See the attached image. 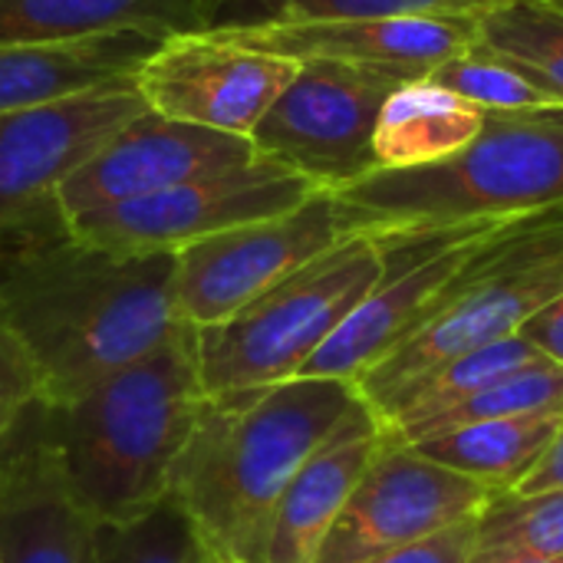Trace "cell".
<instances>
[{
    "mask_svg": "<svg viewBox=\"0 0 563 563\" xmlns=\"http://www.w3.org/2000/svg\"><path fill=\"white\" fill-rule=\"evenodd\" d=\"M379 449L383 426L373 409L356 399L333 435L303 462L284 492L267 534L264 563H317L330 528Z\"/></svg>",
    "mask_w": 563,
    "mask_h": 563,
    "instance_id": "17",
    "label": "cell"
},
{
    "mask_svg": "<svg viewBox=\"0 0 563 563\" xmlns=\"http://www.w3.org/2000/svg\"><path fill=\"white\" fill-rule=\"evenodd\" d=\"M320 188L303 175L257 155L247 165L211 172L175 188L66 218L73 234L122 254H178L211 234L277 218Z\"/></svg>",
    "mask_w": 563,
    "mask_h": 563,
    "instance_id": "8",
    "label": "cell"
},
{
    "mask_svg": "<svg viewBox=\"0 0 563 563\" xmlns=\"http://www.w3.org/2000/svg\"><path fill=\"white\" fill-rule=\"evenodd\" d=\"M178 254H122L73 234L63 208L0 234V327L43 406H63L158 350L181 327Z\"/></svg>",
    "mask_w": 563,
    "mask_h": 563,
    "instance_id": "1",
    "label": "cell"
},
{
    "mask_svg": "<svg viewBox=\"0 0 563 563\" xmlns=\"http://www.w3.org/2000/svg\"><path fill=\"white\" fill-rule=\"evenodd\" d=\"M475 541H478V518H468L426 541H416L409 548H399V551H389L363 563H468L475 554Z\"/></svg>",
    "mask_w": 563,
    "mask_h": 563,
    "instance_id": "30",
    "label": "cell"
},
{
    "mask_svg": "<svg viewBox=\"0 0 563 563\" xmlns=\"http://www.w3.org/2000/svg\"><path fill=\"white\" fill-rule=\"evenodd\" d=\"M488 485L435 465L412 445L383 449L363 472L317 563H363L478 518L495 498Z\"/></svg>",
    "mask_w": 563,
    "mask_h": 563,
    "instance_id": "12",
    "label": "cell"
},
{
    "mask_svg": "<svg viewBox=\"0 0 563 563\" xmlns=\"http://www.w3.org/2000/svg\"><path fill=\"white\" fill-rule=\"evenodd\" d=\"M501 221H475L432 234L376 238L383 277L307 360L300 379H340L356 386L379 360L412 340L432 317L435 300Z\"/></svg>",
    "mask_w": 563,
    "mask_h": 563,
    "instance_id": "9",
    "label": "cell"
},
{
    "mask_svg": "<svg viewBox=\"0 0 563 563\" xmlns=\"http://www.w3.org/2000/svg\"><path fill=\"white\" fill-rule=\"evenodd\" d=\"M168 36L109 33L69 43L0 46V115L129 82Z\"/></svg>",
    "mask_w": 563,
    "mask_h": 563,
    "instance_id": "18",
    "label": "cell"
},
{
    "mask_svg": "<svg viewBox=\"0 0 563 563\" xmlns=\"http://www.w3.org/2000/svg\"><path fill=\"white\" fill-rule=\"evenodd\" d=\"M498 3L505 0H218L208 30L231 33V30L376 20V16H409V13H482Z\"/></svg>",
    "mask_w": 563,
    "mask_h": 563,
    "instance_id": "25",
    "label": "cell"
},
{
    "mask_svg": "<svg viewBox=\"0 0 563 563\" xmlns=\"http://www.w3.org/2000/svg\"><path fill=\"white\" fill-rule=\"evenodd\" d=\"M518 336L525 343H531L544 360L563 366V294L558 300H551L544 310H538L521 330Z\"/></svg>",
    "mask_w": 563,
    "mask_h": 563,
    "instance_id": "31",
    "label": "cell"
},
{
    "mask_svg": "<svg viewBox=\"0 0 563 563\" xmlns=\"http://www.w3.org/2000/svg\"><path fill=\"white\" fill-rule=\"evenodd\" d=\"M515 495H541V492H563V426L558 435L551 439V445L544 449V455L538 459V465L511 488Z\"/></svg>",
    "mask_w": 563,
    "mask_h": 563,
    "instance_id": "32",
    "label": "cell"
},
{
    "mask_svg": "<svg viewBox=\"0 0 563 563\" xmlns=\"http://www.w3.org/2000/svg\"><path fill=\"white\" fill-rule=\"evenodd\" d=\"M214 563H221V561H214Z\"/></svg>",
    "mask_w": 563,
    "mask_h": 563,
    "instance_id": "34",
    "label": "cell"
},
{
    "mask_svg": "<svg viewBox=\"0 0 563 563\" xmlns=\"http://www.w3.org/2000/svg\"><path fill=\"white\" fill-rule=\"evenodd\" d=\"M33 402H40L36 376H33L26 356L20 353V346L0 327V442Z\"/></svg>",
    "mask_w": 563,
    "mask_h": 563,
    "instance_id": "29",
    "label": "cell"
},
{
    "mask_svg": "<svg viewBox=\"0 0 563 563\" xmlns=\"http://www.w3.org/2000/svg\"><path fill=\"white\" fill-rule=\"evenodd\" d=\"M221 36L290 59H340L386 69L402 79H426L439 63L478 43V13H409L303 26H261L231 30Z\"/></svg>",
    "mask_w": 563,
    "mask_h": 563,
    "instance_id": "16",
    "label": "cell"
},
{
    "mask_svg": "<svg viewBox=\"0 0 563 563\" xmlns=\"http://www.w3.org/2000/svg\"><path fill=\"white\" fill-rule=\"evenodd\" d=\"M531 412H563V366L544 360L538 366L518 369L468 399L432 412L416 422H399V426H383V439L393 445H416L432 435L475 426V422H492V419H511V416H531Z\"/></svg>",
    "mask_w": 563,
    "mask_h": 563,
    "instance_id": "22",
    "label": "cell"
},
{
    "mask_svg": "<svg viewBox=\"0 0 563 563\" xmlns=\"http://www.w3.org/2000/svg\"><path fill=\"white\" fill-rule=\"evenodd\" d=\"M297 69L300 59L221 33H178L148 53L132 86L148 112L251 139Z\"/></svg>",
    "mask_w": 563,
    "mask_h": 563,
    "instance_id": "11",
    "label": "cell"
},
{
    "mask_svg": "<svg viewBox=\"0 0 563 563\" xmlns=\"http://www.w3.org/2000/svg\"><path fill=\"white\" fill-rule=\"evenodd\" d=\"M563 294V205L508 218L462 264L426 327L379 360L353 389L379 416L406 386L435 366L518 336Z\"/></svg>",
    "mask_w": 563,
    "mask_h": 563,
    "instance_id": "5",
    "label": "cell"
},
{
    "mask_svg": "<svg viewBox=\"0 0 563 563\" xmlns=\"http://www.w3.org/2000/svg\"><path fill=\"white\" fill-rule=\"evenodd\" d=\"M99 521L73 498L33 402L0 442V563H99Z\"/></svg>",
    "mask_w": 563,
    "mask_h": 563,
    "instance_id": "15",
    "label": "cell"
},
{
    "mask_svg": "<svg viewBox=\"0 0 563 563\" xmlns=\"http://www.w3.org/2000/svg\"><path fill=\"white\" fill-rule=\"evenodd\" d=\"M96 558L99 563H214L191 518L168 498L132 521L99 525Z\"/></svg>",
    "mask_w": 563,
    "mask_h": 563,
    "instance_id": "27",
    "label": "cell"
},
{
    "mask_svg": "<svg viewBox=\"0 0 563 563\" xmlns=\"http://www.w3.org/2000/svg\"><path fill=\"white\" fill-rule=\"evenodd\" d=\"M551 7H558V10H563V0H548Z\"/></svg>",
    "mask_w": 563,
    "mask_h": 563,
    "instance_id": "33",
    "label": "cell"
},
{
    "mask_svg": "<svg viewBox=\"0 0 563 563\" xmlns=\"http://www.w3.org/2000/svg\"><path fill=\"white\" fill-rule=\"evenodd\" d=\"M538 363H544V356L531 343H525L521 336L488 343L482 350L462 353V356L435 366L432 373L419 376L376 419H379V426H399V422L426 419V416L442 412V409L468 399L472 393H478V389H485V386H492V383H498L518 369L538 366Z\"/></svg>",
    "mask_w": 563,
    "mask_h": 563,
    "instance_id": "23",
    "label": "cell"
},
{
    "mask_svg": "<svg viewBox=\"0 0 563 563\" xmlns=\"http://www.w3.org/2000/svg\"><path fill=\"white\" fill-rule=\"evenodd\" d=\"M350 238L333 191H317L300 208L251 221L178 251L175 307L195 330L214 327L274 284Z\"/></svg>",
    "mask_w": 563,
    "mask_h": 563,
    "instance_id": "10",
    "label": "cell"
},
{
    "mask_svg": "<svg viewBox=\"0 0 563 563\" xmlns=\"http://www.w3.org/2000/svg\"><path fill=\"white\" fill-rule=\"evenodd\" d=\"M218 0H0V46L69 43L109 33H205Z\"/></svg>",
    "mask_w": 563,
    "mask_h": 563,
    "instance_id": "19",
    "label": "cell"
},
{
    "mask_svg": "<svg viewBox=\"0 0 563 563\" xmlns=\"http://www.w3.org/2000/svg\"><path fill=\"white\" fill-rule=\"evenodd\" d=\"M333 195L350 234L369 238L432 234L563 205V106L485 112L462 152L419 168H376Z\"/></svg>",
    "mask_w": 563,
    "mask_h": 563,
    "instance_id": "4",
    "label": "cell"
},
{
    "mask_svg": "<svg viewBox=\"0 0 563 563\" xmlns=\"http://www.w3.org/2000/svg\"><path fill=\"white\" fill-rule=\"evenodd\" d=\"M485 125V109L429 82L412 79L389 92L379 109L373 152L379 168H419L462 152Z\"/></svg>",
    "mask_w": 563,
    "mask_h": 563,
    "instance_id": "20",
    "label": "cell"
},
{
    "mask_svg": "<svg viewBox=\"0 0 563 563\" xmlns=\"http://www.w3.org/2000/svg\"><path fill=\"white\" fill-rule=\"evenodd\" d=\"M402 79L340 59H300L297 76L251 132L254 152L303 175L320 191H340L373 175V132L383 102Z\"/></svg>",
    "mask_w": 563,
    "mask_h": 563,
    "instance_id": "7",
    "label": "cell"
},
{
    "mask_svg": "<svg viewBox=\"0 0 563 563\" xmlns=\"http://www.w3.org/2000/svg\"><path fill=\"white\" fill-rule=\"evenodd\" d=\"M475 561L563 558V492L495 495L478 515Z\"/></svg>",
    "mask_w": 563,
    "mask_h": 563,
    "instance_id": "26",
    "label": "cell"
},
{
    "mask_svg": "<svg viewBox=\"0 0 563 563\" xmlns=\"http://www.w3.org/2000/svg\"><path fill=\"white\" fill-rule=\"evenodd\" d=\"M478 46L518 66L563 106V10L548 0H505L478 13Z\"/></svg>",
    "mask_w": 563,
    "mask_h": 563,
    "instance_id": "24",
    "label": "cell"
},
{
    "mask_svg": "<svg viewBox=\"0 0 563 563\" xmlns=\"http://www.w3.org/2000/svg\"><path fill=\"white\" fill-rule=\"evenodd\" d=\"M426 79L468 99L472 106H478L485 112H525V109L561 106L551 92H544L528 76H521L518 66L488 53L478 43L472 49L455 53L445 63H439Z\"/></svg>",
    "mask_w": 563,
    "mask_h": 563,
    "instance_id": "28",
    "label": "cell"
},
{
    "mask_svg": "<svg viewBox=\"0 0 563 563\" xmlns=\"http://www.w3.org/2000/svg\"><path fill=\"white\" fill-rule=\"evenodd\" d=\"M254 158V142L244 135L175 122L145 109L66 178L59 188V208L66 218H76Z\"/></svg>",
    "mask_w": 563,
    "mask_h": 563,
    "instance_id": "14",
    "label": "cell"
},
{
    "mask_svg": "<svg viewBox=\"0 0 563 563\" xmlns=\"http://www.w3.org/2000/svg\"><path fill=\"white\" fill-rule=\"evenodd\" d=\"M561 426L563 412H531L462 426L416 442L412 449H419L435 465L452 468L505 495L538 465Z\"/></svg>",
    "mask_w": 563,
    "mask_h": 563,
    "instance_id": "21",
    "label": "cell"
},
{
    "mask_svg": "<svg viewBox=\"0 0 563 563\" xmlns=\"http://www.w3.org/2000/svg\"><path fill=\"white\" fill-rule=\"evenodd\" d=\"M383 277V247L350 234L234 317L198 330V369L208 399L297 379L350 310Z\"/></svg>",
    "mask_w": 563,
    "mask_h": 563,
    "instance_id": "6",
    "label": "cell"
},
{
    "mask_svg": "<svg viewBox=\"0 0 563 563\" xmlns=\"http://www.w3.org/2000/svg\"><path fill=\"white\" fill-rule=\"evenodd\" d=\"M145 112L132 79L0 115V234L59 208L66 178Z\"/></svg>",
    "mask_w": 563,
    "mask_h": 563,
    "instance_id": "13",
    "label": "cell"
},
{
    "mask_svg": "<svg viewBox=\"0 0 563 563\" xmlns=\"http://www.w3.org/2000/svg\"><path fill=\"white\" fill-rule=\"evenodd\" d=\"M340 379H287L201 406L175 462V501L221 563H264L274 511L303 462L356 406Z\"/></svg>",
    "mask_w": 563,
    "mask_h": 563,
    "instance_id": "2",
    "label": "cell"
},
{
    "mask_svg": "<svg viewBox=\"0 0 563 563\" xmlns=\"http://www.w3.org/2000/svg\"><path fill=\"white\" fill-rule=\"evenodd\" d=\"M205 402L198 330L181 327L82 396L43 406V429L73 498L99 525H122L168 498Z\"/></svg>",
    "mask_w": 563,
    "mask_h": 563,
    "instance_id": "3",
    "label": "cell"
}]
</instances>
